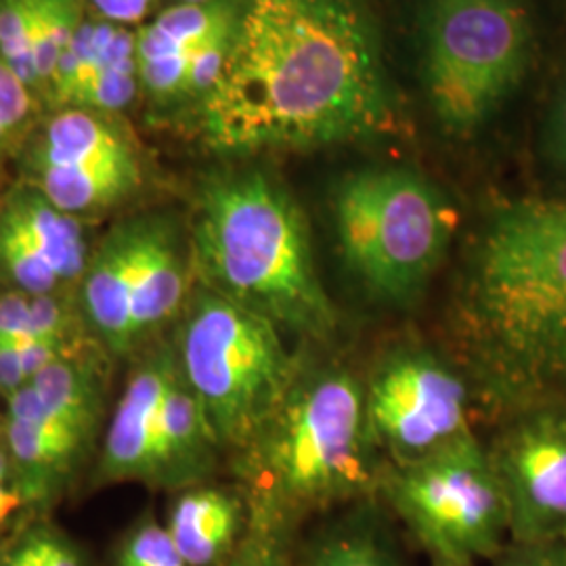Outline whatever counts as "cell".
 Instances as JSON below:
<instances>
[{
  "mask_svg": "<svg viewBox=\"0 0 566 566\" xmlns=\"http://www.w3.org/2000/svg\"><path fill=\"white\" fill-rule=\"evenodd\" d=\"M493 566H566V539L542 544H507Z\"/></svg>",
  "mask_w": 566,
  "mask_h": 566,
  "instance_id": "obj_31",
  "label": "cell"
},
{
  "mask_svg": "<svg viewBox=\"0 0 566 566\" xmlns=\"http://www.w3.org/2000/svg\"><path fill=\"white\" fill-rule=\"evenodd\" d=\"M7 413V446L23 500L46 497L74 464L84 441L55 418L34 386L13 392Z\"/></svg>",
  "mask_w": 566,
  "mask_h": 566,
  "instance_id": "obj_13",
  "label": "cell"
},
{
  "mask_svg": "<svg viewBox=\"0 0 566 566\" xmlns=\"http://www.w3.org/2000/svg\"><path fill=\"white\" fill-rule=\"evenodd\" d=\"M36 164L133 166L135 149L109 124L84 109L63 112L46 126Z\"/></svg>",
  "mask_w": 566,
  "mask_h": 566,
  "instance_id": "obj_19",
  "label": "cell"
},
{
  "mask_svg": "<svg viewBox=\"0 0 566 566\" xmlns=\"http://www.w3.org/2000/svg\"><path fill=\"white\" fill-rule=\"evenodd\" d=\"M23 502L15 474H11V462L0 451V525H4L23 506Z\"/></svg>",
  "mask_w": 566,
  "mask_h": 566,
  "instance_id": "obj_36",
  "label": "cell"
},
{
  "mask_svg": "<svg viewBox=\"0 0 566 566\" xmlns=\"http://www.w3.org/2000/svg\"><path fill=\"white\" fill-rule=\"evenodd\" d=\"M139 82L142 81H139L137 57L114 63L102 70L84 86L74 105L99 109V112H116L133 102Z\"/></svg>",
  "mask_w": 566,
  "mask_h": 566,
  "instance_id": "obj_27",
  "label": "cell"
},
{
  "mask_svg": "<svg viewBox=\"0 0 566 566\" xmlns=\"http://www.w3.org/2000/svg\"><path fill=\"white\" fill-rule=\"evenodd\" d=\"M250 504L221 486L185 489L170 507L166 528L187 566H224L240 546Z\"/></svg>",
  "mask_w": 566,
  "mask_h": 566,
  "instance_id": "obj_16",
  "label": "cell"
},
{
  "mask_svg": "<svg viewBox=\"0 0 566 566\" xmlns=\"http://www.w3.org/2000/svg\"><path fill=\"white\" fill-rule=\"evenodd\" d=\"M172 344L219 443L240 451L282 403L304 364L277 325L202 283L193 285Z\"/></svg>",
  "mask_w": 566,
  "mask_h": 566,
  "instance_id": "obj_6",
  "label": "cell"
},
{
  "mask_svg": "<svg viewBox=\"0 0 566 566\" xmlns=\"http://www.w3.org/2000/svg\"><path fill=\"white\" fill-rule=\"evenodd\" d=\"M528 60L525 13L514 0H430L424 88L453 135L474 133L518 84Z\"/></svg>",
  "mask_w": 566,
  "mask_h": 566,
  "instance_id": "obj_8",
  "label": "cell"
},
{
  "mask_svg": "<svg viewBox=\"0 0 566 566\" xmlns=\"http://www.w3.org/2000/svg\"><path fill=\"white\" fill-rule=\"evenodd\" d=\"M0 273L15 285V290L42 296L57 294L61 283L51 264L21 238L9 223L0 219Z\"/></svg>",
  "mask_w": 566,
  "mask_h": 566,
  "instance_id": "obj_24",
  "label": "cell"
},
{
  "mask_svg": "<svg viewBox=\"0 0 566 566\" xmlns=\"http://www.w3.org/2000/svg\"><path fill=\"white\" fill-rule=\"evenodd\" d=\"M546 154L558 170L566 172V86L547 120Z\"/></svg>",
  "mask_w": 566,
  "mask_h": 566,
  "instance_id": "obj_33",
  "label": "cell"
},
{
  "mask_svg": "<svg viewBox=\"0 0 566 566\" xmlns=\"http://www.w3.org/2000/svg\"><path fill=\"white\" fill-rule=\"evenodd\" d=\"M235 25H231L223 32L214 34L212 39H208L191 55L189 67H187V78H185V93L187 95H203L206 97L217 86V82L223 74L231 44H233Z\"/></svg>",
  "mask_w": 566,
  "mask_h": 566,
  "instance_id": "obj_28",
  "label": "cell"
},
{
  "mask_svg": "<svg viewBox=\"0 0 566 566\" xmlns=\"http://www.w3.org/2000/svg\"><path fill=\"white\" fill-rule=\"evenodd\" d=\"M198 282L306 343L334 340L340 317L317 273L294 198L261 170L203 182L191 224Z\"/></svg>",
  "mask_w": 566,
  "mask_h": 566,
  "instance_id": "obj_3",
  "label": "cell"
},
{
  "mask_svg": "<svg viewBox=\"0 0 566 566\" xmlns=\"http://www.w3.org/2000/svg\"><path fill=\"white\" fill-rule=\"evenodd\" d=\"M139 264L133 294L135 344L149 338L160 327L179 319L189 301L191 259L182 256L177 231L166 219H139Z\"/></svg>",
  "mask_w": 566,
  "mask_h": 566,
  "instance_id": "obj_15",
  "label": "cell"
},
{
  "mask_svg": "<svg viewBox=\"0 0 566 566\" xmlns=\"http://www.w3.org/2000/svg\"><path fill=\"white\" fill-rule=\"evenodd\" d=\"M60 277L61 283L82 280L88 264L84 229L76 217L49 202L36 187L18 189L0 212Z\"/></svg>",
  "mask_w": 566,
  "mask_h": 566,
  "instance_id": "obj_17",
  "label": "cell"
},
{
  "mask_svg": "<svg viewBox=\"0 0 566 566\" xmlns=\"http://www.w3.org/2000/svg\"><path fill=\"white\" fill-rule=\"evenodd\" d=\"M4 137H7V135H4V133H2V130H0V142H2V139H4Z\"/></svg>",
  "mask_w": 566,
  "mask_h": 566,
  "instance_id": "obj_39",
  "label": "cell"
},
{
  "mask_svg": "<svg viewBox=\"0 0 566 566\" xmlns=\"http://www.w3.org/2000/svg\"><path fill=\"white\" fill-rule=\"evenodd\" d=\"M30 112L28 84L0 57V130L9 135Z\"/></svg>",
  "mask_w": 566,
  "mask_h": 566,
  "instance_id": "obj_29",
  "label": "cell"
},
{
  "mask_svg": "<svg viewBox=\"0 0 566 566\" xmlns=\"http://www.w3.org/2000/svg\"><path fill=\"white\" fill-rule=\"evenodd\" d=\"M340 256L367 296L386 306L416 303L446 261L458 214L446 193L409 168H365L332 193Z\"/></svg>",
  "mask_w": 566,
  "mask_h": 566,
  "instance_id": "obj_5",
  "label": "cell"
},
{
  "mask_svg": "<svg viewBox=\"0 0 566 566\" xmlns=\"http://www.w3.org/2000/svg\"><path fill=\"white\" fill-rule=\"evenodd\" d=\"M378 493L434 566H479L510 544L506 495L476 434L416 464H385Z\"/></svg>",
  "mask_w": 566,
  "mask_h": 566,
  "instance_id": "obj_7",
  "label": "cell"
},
{
  "mask_svg": "<svg viewBox=\"0 0 566 566\" xmlns=\"http://www.w3.org/2000/svg\"><path fill=\"white\" fill-rule=\"evenodd\" d=\"M451 327L491 403L566 401V200L491 214L458 282Z\"/></svg>",
  "mask_w": 566,
  "mask_h": 566,
  "instance_id": "obj_2",
  "label": "cell"
},
{
  "mask_svg": "<svg viewBox=\"0 0 566 566\" xmlns=\"http://www.w3.org/2000/svg\"><path fill=\"white\" fill-rule=\"evenodd\" d=\"M364 388L367 424L385 464H416L474 434L464 374L426 344L388 348Z\"/></svg>",
  "mask_w": 566,
  "mask_h": 566,
  "instance_id": "obj_9",
  "label": "cell"
},
{
  "mask_svg": "<svg viewBox=\"0 0 566 566\" xmlns=\"http://www.w3.org/2000/svg\"><path fill=\"white\" fill-rule=\"evenodd\" d=\"M294 526L277 512L250 502L242 542L224 566H298L292 549Z\"/></svg>",
  "mask_w": 566,
  "mask_h": 566,
  "instance_id": "obj_22",
  "label": "cell"
},
{
  "mask_svg": "<svg viewBox=\"0 0 566 566\" xmlns=\"http://www.w3.org/2000/svg\"><path fill=\"white\" fill-rule=\"evenodd\" d=\"M139 219L118 224L88 259L82 275V311L103 344L124 355L135 348L133 294L139 264Z\"/></svg>",
  "mask_w": 566,
  "mask_h": 566,
  "instance_id": "obj_14",
  "label": "cell"
},
{
  "mask_svg": "<svg viewBox=\"0 0 566 566\" xmlns=\"http://www.w3.org/2000/svg\"><path fill=\"white\" fill-rule=\"evenodd\" d=\"M240 9L233 0L175 4L137 32L139 81L156 97L185 93L191 55L203 42L235 25Z\"/></svg>",
  "mask_w": 566,
  "mask_h": 566,
  "instance_id": "obj_12",
  "label": "cell"
},
{
  "mask_svg": "<svg viewBox=\"0 0 566 566\" xmlns=\"http://www.w3.org/2000/svg\"><path fill=\"white\" fill-rule=\"evenodd\" d=\"M301 566H405L382 531L371 523H346L313 542Z\"/></svg>",
  "mask_w": 566,
  "mask_h": 566,
  "instance_id": "obj_21",
  "label": "cell"
},
{
  "mask_svg": "<svg viewBox=\"0 0 566 566\" xmlns=\"http://www.w3.org/2000/svg\"><path fill=\"white\" fill-rule=\"evenodd\" d=\"M177 365L175 344H158L128 378L103 447L107 481L164 486V395Z\"/></svg>",
  "mask_w": 566,
  "mask_h": 566,
  "instance_id": "obj_11",
  "label": "cell"
},
{
  "mask_svg": "<svg viewBox=\"0 0 566 566\" xmlns=\"http://www.w3.org/2000/svg\"><path fill=\"white\" fill-rule=\"evenodd\" d=\"M2 566H41V563L36 560L28 539L21 535L20 539L15 542V546L9 547L2 554Z\"/></svg>",
  "mask_w": 566,
  "mask_h": 566,
  "instance_id": "obj_37",
  "label": "cell"
},
{
  "mask_svg": "<svg viewBox=\"0 0 566 566\" xmlns=\"http://www.w3.org/2000/svg\"><path fill=\"white\" fill-rule=\"evenodd\" d=\"M30 385L39 392L44 405L55 418L78 434L86 443L99 422L102 385L99 371L82 364L74 355H65L60 361L44 367Z\"/></svg>",
  "mask_w": 566,
  "mask_h": 566,
  "instance_id": "obj_20",
  "label": "cell"
},
{
  "mask_svg": "<svg viewBox=\"0 0 566 566\" xmlns=\"http://www.w3.org/2000/svg\"><path fill=\"white\" fill-rule=\"evenodd\" d=\"M93 7L103 15V20L114 21L118 25H128L142 20L154 0H91Z\"/></svg>",
  "mask_w": 566,
  "mask_h": 566,
  "instance_id": "obj_35",
  "label": "cell"
},
{
  "mask_svg": "<svg viewBox=\"0 0 566 566\" xmlns=\"http://www.w3.org/2000/svg\"><path fill=\"white\" fill-rule=\"evenodd\" d=\"M486 446L506 495L510 544L566 539V401L506 411Z\"/></svg>",
  "mask_w": 566,
  "mask_h": 566,
  "instance_id": "obj_10",
  "label": "cell"
},
{
  "mask_svg": "<svg viewBox=\"0 0 566 566\" xmlns=\"http://www.w3.org/2000/svg\"><path fill=\"white\" fill-rule=\"evenodd\" d=\"M202 2H210V0H181V4H202Z\"/></svg>",
  "mask_w": 566,
  "mask_h": 566,
  "instance_id": "obj_38",
  "label": "cell"
},
{
  "mask_svg": "<svg viewBox=\"0 0 566 566\" xmlns=\"http://www.w3.org/2000/svg\"><path fill=\"white\" fill-rule=\"evenodd\" d=\"M116 566H187L166 526L145 518L122 539Z\"/></svg>",
  "mask_w": 566,
  "mask_h": 566,
  "instance_id": "obj_26",
  "label": "cell"
},
{
  "mask_svg": "<svg viewBox=\"0 0 566 566\" xmlns=\"http://www.w3.org/2000/svg\"><path fill=\"white\" fill-rule=\"evenodd\" d=\"M206 139L231 154L369 139L392 120L378 36L355 0H245Z\"/></svg>",
  "mask_w": 566,
  "mask_h": 566,
  "instance_id": "obj_1",
  "label": "cell"
},
{
  "mask_svg": "<svg viewBox=\"0 0 566 566\" xmlns=\"http://www.w3.org/2000/svg\"><path fill=\"white\" fill-rule=\"evenodd\" d=\"M142 185V168L133 166H57L36 164V189L60 210L78 217L97 212L130 196Z\"/></svg>",
  "mask_w": 566,
  "mask_h": 566,
  "instance_id": "obj_18",
  "label": "cell"
},
{
  "mask_svg": "<svg viewBox=\"0 0 566 566\" xmlns=\"http://www.w3.org/2000/svg\"><path fill=\"white\" fill-rule=\"evenodd\" d=\"M34 4L32 0H0V57L21 81L39 84L34 51Z\"/></svg>",
  "mask_w": 566,
  "mask_h": 566,
  "instance_id": "obj_25",
  "label": "cell"
},
{
  "mask_svg": "<svg viewBox=\"0 0 566 566\" xmlns=\"http://www.w3.org/2000/svg\"><path fill=\"white\" fill-rule=\"evenodd\" d=\"M28 382L30 378L23 369L18 344H0V392L11 397Z\"/></svg>",
  "mask_w": 566,
  "mask_h": 566,
  "instance_id": "obj_34",
  "label": "cell"
},
{
  "mask_svg": "<svg viewBox=\"0 0 566 566\" xmlns=\"http://www.w3.org/2000/svg\"><path fill=\"white\" fill-rule=\"evenodd\" d=\"M254 504L296 525L376 493L385 464L365 413L364 380L338 361H306L243 449Z\"/></svg>",
  "mask_w": 566,
  "mask_h": 566,
  "instance_id": "obj_4",
  "label": "cell"
},
{
  "mask_svg": "<svg viewBox=\"0 0 566 566\" xmlns=\"http://www.w3.org/2000/svg\"><path fill=\"white\" fill-rule=\"evenodd\" d=\"M32 340V294H0V344Z\"/></svg>",
  "mask_w": 566,
  "mask_h": 566,
  "instance_id": "obj_30",
  "label": "cell"
},
{
  "mask_svg": "<svg viewBox=\"0 0 566 566\" xmlns=\"http://www.w3.org/2000/svg\"><path fill=\"white\" fill-rule=\"evenodd\" d=\"M34 34L32 51L39 84L51 82L63 49L82 28V0H32Z\"/></svg>",
  "mask_w": 566,
  "mask_h": 566,
  "instance_id": "obj_23",
  "label": "cell"
},
{
  "mask_svg": "<svg viewBox=\"0 0 566 566\" xmlns=\"http://www.w3.org/2000/svg\"><path fill=\"white\" fill-rule=\"evenodd\" d=\"M23 537L41 566H84L81 554L49 528H30Z\"/></svg>",
  "mask_w": 566,
  "mask_h": 566,
  "instance_id": "obj_32",
  "label": "cell"
}]
</instances>
